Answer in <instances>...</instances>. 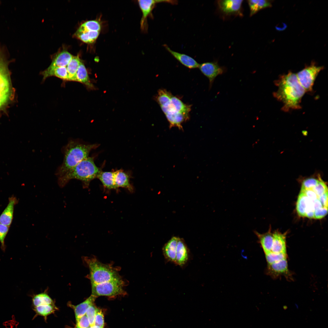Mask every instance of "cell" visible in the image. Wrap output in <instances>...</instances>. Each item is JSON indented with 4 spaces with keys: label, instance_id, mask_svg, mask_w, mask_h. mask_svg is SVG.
Returning <instances> with one entry per match:
<instances>
[{
    "label": "cell",
    "instance_id": "cell-1",
    "mask_svg": "<svg viewBox=\"0 0 328 328\" xmlns=\"http://www.w3.org/2000/svg\"><path fill=\"white\" fill-rule=\"evenodd\" d=\"M277 90L273 93L274 97L282 102V110L287 112L291 109L301 108L302 99L306 92L300 84L296 74L289 71L275 81Z\"/></svg>",
    "mask_w": 328,
    "mask_h": 328
},
{
    "label": "cell",
    "instance_id": "cell-2",
    "mask_svg": "<svg viewBox=\"0 0 328 328\" xmlns=\"http://www.w3.org/2000/svg\"><path fill=\"white\" fill-rule=\"evenodd\" d=\"M97 144H85L78 140L69 141L64 150V158L56 175L61 176L72 169L84 159L88 157L90 151L97 148Z\"/></svg>",
    "mask_w": 328,
    "mask_h": 328
},
{
    "label": "cell",
    "instance_id": "cell-3",
    "mask_svg": "<svg viewBox=\"0 0 328 328\" xmlns=\"http://www.w3.org/2000/svg\"><path fill=\"white\" fill-rule=\"evenodd\" d=\"M101 171L95 164L93 158L88 157L58 177V185L61 187H63L70 180L75 179L81 181L84 187H87Z\"/></svg>",
    "mask_w": 328,
    "mask_h": 328
},
{
    "label": "cell",
    "instance_id": "cell-4",
    "mask_svg": "<svg viewBox=\"0 0 328 328\" xmlns=\"http://www.w3.org/2000/svg\"><path fill=\"white\" fill-rule=\"evenodd\" d=\"M84 260L90 271L88 277L91 284H98L121 278L119 269L111 264H104L95 257H85Z\"/></svg>",
    "mask_w": 328,
    "mask_h": 328
},
{
    "label": "cell",
    "instance_id": "cell-5",
    "mask_svg": "<svg viewBox=\"0 0 328 328\" xmlns=\"http://www.w3.org/2000/svg\"><path fill=\"white\" fill-rule=\"evenodd\" d=\"M125 282L121 277L98 284H91L92 295L96 297L104 296L114 297L124 295Z\"/></svg>",
    "mask_w": 328,
    "mask_h": 328
},
{
    "label": "cell",
    "instance_id": "cell-6",
    "mask_svg": "<svg viewBox=\"0 0 328 328\" xmlns=\"http://www.w3.org/2000/svg\"><path fill=\"white\" fill-rule=\"evenodd\" d=\"M5 52L0 46V108L7 102L11 92V83Z\"/></svg>",
    "mask_w": 328,
    "mask_h": 328
},
{
    "label": "cell",
    "instance_id": "cell-7",
    "mask_svg": "<svg viewBox=\"0 0 328 328\" xmlns=\"http://www.w3.org/2000/svg\"><path fill=\"white\" fill-rule=\"evenodd\" d=\"M324 68L323 66H318L314 63L306 66L296 74L298 80L306 92H311L316 77Z\"/></svg>",
    "mask_w": 328,
    "mask_h": 328
},
{
    "label": "cell",
    "instance_id": "cell-8",
    "mask_svg": "<svg viewBox=\"0 0 328 328\" xmlns=\"http://www.w3.org/2000/svg\"><path fill=\"white\" fill-rule=\"evenodd\" d=\"M198 68L209 80V88L212 87L216 78L226 71V68L220 66L217 62H206L200 64Z\"/></svg>",
    "mask_w": 328,
    "mask_h": 328
},
{
    "label": "cell",
    "instance_id": "cell-9",
    "mask_svg": "<svg viewBox=\"0 0 328 328\" xmlns=\"http://www.w3.org/2000/svg\"><path fill=\"white\" fill-rule=\"evenodd\" d=\"M73 56L66 51H63L57 54L53 59L49 67L41 73L43 77V80L50 77L52 71L55 68L67 67Z\"/></svg>",
    "mask_w": 328,
    "mask_h": 328
},
{
    "label": "cell",
    "instance_id": "cell-10",
    "mask_svg": "<svg viewBox=\"0 0 328 328\" xmlns=\"http://www.w3.org/2000/svg\"><path fill=\"white\" fill-rule=\"evenodd\" d=\"M242 0H219L217 5L219 9L223 13L227 16L243 15L242 12Z\"/></svg>",
    "mask_w": 328,
    "mask_h": 328
},
{
    "label": "cell",
    "instance_id": "cell-11",
    "mask_svg": "<svg viewBox=\"0 0 328 328\" xmlns=\"http://www.w3.org/2000/svg\"><path fill=\"white\" fill-rule=\"evenodd\" d=\"M138 3L142 12V15L141 21V28L144 29L145 27L147 18L151 13L155 5L159 3H167L176 4L177 1L164 0H139Z\"/></svg>",
    "mask_w": 328,
    "mask_h": 328
},
{
    "label": "cell",
    "instance_id": "cell-12",
    "mask_svg": "<svg viewBox=\"0 0 328 328\" xmlns=\"http://www.w3.org/2000/svg\"><path fill=\"white\" fill-rule=\"evenodd\" d=\"M266 273L268 275L274 278L281 276L287 277L289 276L290 273L287 258L270 264H267Z\"/></svg>",
    "mask_w": 328,
    "mask_h": 328
},
{
    "label": "cell",
    "instance_id": "cell-13",
    "mask_svg": "<svg viewBox=\"0 0 328 328\" xmlns=\"http://www.w3.org/2000/svg\"><path fill=\"white\" fill-rule=\"evenodd\" d=\"M18 202V200L14 195L9 198L8 205L0 215V223L10 227L13 219L14 207Z\"/></svg>",
    "mask_w": 328,
    "mask_h": 328
},
{
    "label": "cell",
    "instance_id": "cell-14",
    "mask_svg": "<svg viewBox=\"0 0 328 328\" xmlns=\"http://www.w3.org/2000/svg\"><path fill=\"white\" fill-rule=\"evenodd\" d=\"M287 233H282L276 230L272 233L273 241L272 252L287 254L286 236Z\"/></svg>",
    "mask_w": 328,
    "mask_h": 328
},
{
    "label": "cell",
    "instance_id": "cell-15",
    "mask_svg": "<svg viewBox=\"0 0 328 328\" xmlns=\"http://www.w3.org/2000/svg\"><path fill=\"white\" fill-rule=\"evenodd\" d=\"M163 46L166 50L180 63L190 69L198 68L200 64L192 57L186 54L175 51L171 50L167 45Z\"/></svg>",
    "mask_w": 328,
    "mask_h": 328
},
{
    "label": "cell",
    "instance_id": "cell-16",
    "mask_svg": "<svg viewBox=\"0 0 328 328\" xmlns=\"http://www.w3.org/2000/svg\"><path fill=\"white\" fill-rule=\"evenodd\" d=\"M254 232L258 238V242L265 255L271 252L273 237L272 233L271 232V228L270 227L268 231L264 233L261 234L256 231H254Z\"/></svg>",
    "mask_w": 328,
    "mask_h": 328
},
{
    "label": "cell",
    "instance_id": "cell-17",
    "mask_svg": "<svg viewBox=\"0 0 328 328\" xmlns=\"http://www.w3.org/2000/svg\"><path fill=\"white\" fill-rule=\"evenodd\" d=\"M189 253L188 249L184 240L178 237L175 264L181 266L184 265L188 260Z\"/></svg>",
    "mask_w": 328,
    "mask_h": 328
},
{
    "label": "cell",
    "instance_id": "cell-18",
    "mask_svg": "<svg viewBox=\"0 0 328 328\" xmlns=\"http://www.w3.org/2000/svg\"><path fill=\"white\" fill-rule=\"evenodd\" d=\"M178 237L174 236L164 245L162 248L163 255L168 261L175 263L177 244Z\"/></svg>",
    "mask_w": 328,
    "mask_h": 328
},
{
    "label": "cell",
    "instance_id": "cell-19",
    "mask_svg": "<svg viewBox=\"0 0 328 328\" xmlns=\"http://www.w3.org/2000/svg\"><path fill=\"white\" fill-rule=\"evenodd\" d=\"M189 114L175 111L165 114L169 124V128H178L179 130H183L182 124L189 119Z\"/></svg>",
    "mask_w": 328,
    "mask_h": 328
},
{
    "label": "cell",
    "instance_id": "cell-20",
    "mask_svg": "<svg viewBox=\"0 0 328 328\" xmlns=\"http://www.w3.org/2000/svg\"><path fill=\"white\" fill-rule=\"evenodd\" d=\"M114 183L116 189L123 187L130 191L133 190L132 187L129 182L128 175L122 170H118L114 172Z\"/></svg>",
    "mask_w": 328,
    "mask_h": 328
},
{
    "label": "cell",
    "instance_id": "cell-21",
    "mask_svg": "<svg viewBox=\"0 0 328 328\" xmlns=\"http://www.w3.org/2000/svg\"><path fill=\"white\" fill-rule=\"evenodd\" d=\"M96 298V297L91 295L85 300L78 305L74 306L70 303L68 304L74 310L76 320L86 314L88 308L94 303Z\"/></svg>",
    "mask_w": 328,
    "mask_h": 328
},
{
    "label": "cell",
    "instance_id": "cell-22",
    "mask_svg": "<svg viewBox=\"0 0 328 328\" xmlns=\"http://www.w3.org/2000/svg\"><path fill=\"white\" fill-rule=\"evenodd\" d=\"M75 81L84 84L89 89H93L94 88L91 82L86 68L82 61L76 73Z\"/></svg>",
    "mask_w": 328,
    "mask_h": 328
},
{
    "label": "cell",
    "instance_id": "cell-23",
    "mask_svg": "<svg viewBox=\"0 0 328 328\" xmlns=\"http://www.w3.org/2000/svg\"><path fill=\"white\" fill-rule=\"evenodd\" d=\"M100 32V31L77 29L75 35L83 42L87 43H91L96 40Z\"/></svg>",
    "mask_w": 328,
    "mask_h": 328
},
{
    "label": "cell",
    "instance_id": "cell-24",
    "mask_svg": "<svg viewBox=\"0 0 328 328\" xmlns=\"http://www.w3.org/2000/svg\"><path fill=\"white\" fill-rule=\"evenodd\" d=\"M97 178L106 188L109 190L116 189L114 183V172L101 171L98 175Z\"/></svg>",
    "mask_w": 328,
    "mask_h": 328
},
{
    "label": "cell",
    "instance_id": "cell-25",
    "mask_svg": "<svg viewBox=\"0 0 328 328\" xmlns=\"http://www.w3.org/2000/svg\"><path fill=\"white\" fill-rule=\"evenodd\" d=\"M248 2L250 8L251 16L262 9L272 6L270 1L265 0H249Z\"/></svg>",
    "mask_w": 328,
    "mask_h": 328
},
{
    "label": "cell",
    "instance_id": "cell-26",
    "mask_svg": "<svg viewBox=\"0 0 328 328\" xmlns=\"http://www.w3.org/2000/svg\"><path fill=\"white\" fill-rule=\"evenodd\" d=\"M81 62L78 56H73L67 66L68 80L75 81L76 74Z\"/></svg>",
    "mask_w": 328,
    "mask_h": 328
},
{
    "label": "cell",
    "instance_id": "cell-27",
    "mask_svg": "<svg viewBox=\"0 0 328 328\" xmlns=\"http://www.w3.org/2000/svg\"><path fill=\"white\" fill-rule=\"evenodd\" d=\"M172 96L166 90L160 89L158 91L156 100L160 107H166L170 104Z\"/></svg>",
    "mask_w": 328,
    "mask_h": 328
},
{
    "label": "cell",
    "instance_id": "cell-28",
    "mask_svg": "<svg viewBox=\"0 0 328 328\" xmlns=\"http://www.w3.org/2000/svg\"><path fill=\"white\" fill-rule=\"evenodd\" d=\"M171 104L177 111L183 113L189 114L190 110V106L184 104L178 97L172 96Z\"/></svg>",
    "mask_w": 328,
    "mask_h": 328
},
{
    "label": "cell",
    "instance_id": "cell-29",
    "mask_svg": "<svg viewBox=\"0 0 328 328\" xmlns=\"http://www.w3.org/2000/svg\"><path fill=\"white\" fill-rule=\"evenodd\" d=\"M32 302L35 307L43 305L54 304L51 298L47 294L45 293L35 295L32 299Z\"/></svg>",
    "mask_w": 328,
    "mask_h": 328
},
{
    "label": "cell",
    "instance_id": "cell-30",
    "mask_svg": "<svg viewBox=\"0 0 328 328\" xmlns=\"http://www.w3.org/2000/svg\"><path fill=\"white\" fill-rule=\"evenodd\" d=\"M56 309L54 304H46L35 307L34 310L39 315L46 317L53 313Z\"/></svg>",
    "mask_w": 328,
    "mask_h": 328
},
{
    "label": "cell",
    "instance_id": "cell-31",
    "mask_svg": "<svg viewBox=\"0 0 328 328\" xmlns=\"http://www.w3.org/2000/svg\"><path fill=\"white\" fill-rule=\"evenodd\" d=\"M80 30H88L100 31L101 26L97 20H91L85 22L80 25L78 29Z\"/></svg>",
    "mask_w": 328,
    "mask_h": 328
},
{
    "label": "cell",
    "instance_id": "cell-32",
    "mask_svg": "<svg viewBox=\"0 0 328 328\" xmlns=\"http://www.w3.org/2000/svg\"><path fill=\"white\" fill-rule=\"evenodd\" d=\"M265 257L267 264H270L287 258V254L275 253L271 252L265 255Z\"/></svg>",
    "mask_w": 328,
    "mask_h": 328
},
{
    "label": "cell",
    "instance_id": "cell-33",
    "mask_svg": "<svg viewBox=\"0 0 328 328\" xmlns=\"http://www.w3.org/2000/svg\"><path fill=\"white\" fill-rule=\"evenodd\" d=\"M55 76L63 80H68V75L67 67H56L51 73L50 76Z\"/></svg>",
    "mask_w": 328,
    "mask_h": 328
},
{
    "label": "cell",
    "instance_id": "cell-34",
    "mask_svg": "<svg viewBox=\"0 0 328 328\" xmlns=\"http://www.w3.org/2000/svg\"><path fill=\"white\" fill-rule=\"evenodd\" d=\"M320 178L309 177L304 180L302 183L301 190H306L314 187L317 184Z\"/></svg>",
    "mask_w": 328,
    "mask_h": 328
},
{
    "label": "cell",
    "instance_id": "cell-35",
    "mask_svg": "<svg viewBox=\"0 0 328 328\" xmlns=\"http://www.w3.org/2000/svg\"><path fill=\"white\" fill-rule=\"evenodd\" d=\"M9 227L0 223V243L1 244V248L4 251H5L6 248L5 240L9 230Z\"/></svg>",
    "mask_w": 328,
    "mask_h": 328
},
{
    "label": "cell",
    "instance_id": "cell-36",
    "mask_svg": "<svg viewBox=\"0 0 328 328\" xmlns=\"http://www.w3.org/2000/svg\"><path fill=\"white\" fill-rule=\"evenodd\" d=\"M97 308L94 303L90 306L87 310L86 315L90 323V326L94 325V321Z\"/></svg>",
    "mask_w": 328,
    "mask_h": 328
},
{
    "label": "cell",
    "instance_id": "cell-37",
    "mask_svg": "<svg viewBox=\"0 0 328 328\" xmlns=\"http://www.w3.org/2000/svg\"><path fill=\"white\" fill-rule=\"evenodd\" d=\"M94 325L104 328V315L101 309L97 308L94 321Z\"/></svg>",
    "mask_w": 328,
    "mask_h": 328
},
{
    "label": "cell",
    "instance_id": "cell-38",
    "mask_svg": "<svg viewBox=\"0 0 328 328\" xmlns=\"http://www.w3.org/2000/svg\"><path fill=\"white\" fill-rule=\"evenodd\" d=\"M76 327L79 328H88L90 326L89 320L85 314L76 320Z\"/></svg>",
    "mask_w": 328,
    "mask_h": 328
},
{
    "label": "cell",
    "instance_id": "cell-39",
    "mask_svg": "<svg viewBox=\"0 0 328 328\" xmlns=\"http://www.w3.org/2000/svg\"><path fill=\"white\" fill-rule=\"evenodd\" d=\"M88 328H101L99 326L94 325L93 326H90Z\"/></svg>",
    "mask_w": 328,
    "mask_h": 328
},
{
    "label": "cell",
    "instance_id": "cell-40",
    "mask_svg": "<svg viewBox=\"0 0 328 328\" xmlns=\"http://www.w3.org/2000/svg\"><path fill=\"white\" fill-rule=\"evenodd\" d=\"M75 328H78V327H76Z\"/></svg>",
    "mask_w": 328,
    "mask_h": 328
}]
</instances>
